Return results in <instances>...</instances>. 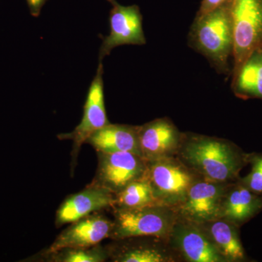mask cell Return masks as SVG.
Wrapping results in <instances>:
<instances>
[{
	"label": "cell",
	"mask_w": 262,
	"mask_h": 262,
	"mask_svg": "<svg viewBox=\"0 0 262 262\" xmlns=\"http://www.w3.org/2000/svg\"><path fill=\"white\" fill-rule=\"evenodd\" d=\"M176 156L199 177L231 183L239 179V172L249 163L250 154L225 139L184 134Z\"/></svg>",
	"instance_id": "obj_1"
},
{
	"label": "cell",
	"mask_w": 262,
	"mask_h": 262,
	"mask_svg": "<svg viewBox=\"0 0 262 262\" xmlns=\"http://www.w3.org/2000/svg\"><path fill=\"white\" fill-rule=\"evenodd\" d=\"M188 43L217 72L231 75L229 61L234 51L232 1L225 0L206 14L194 18L188 34Z\"/></svg>",
	"instance_id": "obj_2"
},
{
	"label": "cell",
	"mask_w": 262,
	"mask_h": 262,
	"mask_svg": "<svg viewBox=\"0 0 262 262\" xmlns=\"http://www.w3.org/2000/svg\"><path fill=\"white\" fill-rule=\"evenodd\" d=\"M178 220L177 211L161 204L133 208H115L110 237L115 241L130 237H158L168 239Z\"/></svg>",
	"instance_id": "obj_3"
},
{
	"label": "cell",
	"mask_w": 262,
	"mask_h": 262,
	"mask_svg": "<svg viewBox=\"0 0 262 262\" xmlns=\"http://www.w3.org/2000/svg\"><path fill=\"white\" fill-rule=\"evenodd\" d=\"M145 176L160 204L177 208L199 177L177 156L146 161Z\"/></svg>",
	"instance_id": "obj_4"
},
{
	"label": "cell",
	"mask_w": 262,
	"mask_h": 262,
	"mask_svg": "<svg viewBox=\"0 0 262 262\" xmlns=\"http://www.w3.org/2000/svg\"><path fill=\"white\" fill-rule=\"evenodd\" d=\"M231 1L234 24L232 77L250 53L262 47V0Z\"/></svg>",
	"instance_id": "obj_5"
},
{
	"label": "cell",
	"mask_w": 262,
	"mask_h": 262,
	"mask_svg": "<svg viewBox=\"0 0 262 262\" xmlns=\"http://www.w3.org/2000/svg\"><path fill=\"white\" fill-rule=\"evenodd\" d=\"M97 153L98 168L91 184L107 189L115 195L145 176L147 163L140 155L128 151Z\"/></svg>",
	"instance_id": "obj_6"
},
{
	"label": "cell",
	"mask_w": 262,
	"mask_h": 262,
	"mask_svg": "<svg viewBox=\"0 0 262 262\" xmlns=\"http://www.w3.org/2000/svg\"><path fill=\"white\" fill-rule=\"evenodd\" d=\"M229 184L198 177L175 209L178 218L195 224L220 219L222 200Z\"/></svg>",
	"instance_id": "obj_7"
},
{
	"label": "cell",
	"mask_w": 262,
	"mask_h": 262,
	"mask_svg": "<svg viewBox=\"0 0 262 262\" xmlns=\"http://www.w3.org/2000/svg\"><path fill=\"white\" fill-rule=\"evenodd\" d=\"M112 5L110 15V32L103 39L99 51V62L114 48L124 45L142 46L146 43L142 27V15L136 5L124 6L116 0H108Z\"/></svg>",
	"instance_id": "obj_8"
},
{
	"label": "cell",
	"mask_w": 262,
	"mask_h": 262,
	"mask_svg": "<svg viewBox=\"0 0 262 262\" xmlns=\"http://www.w3.org/2000/svg\"><path fill=\"white\" fill-rule=\"evenodd\" d=\"M167 242L177 256L189 262H227L204 231L193 222L178 218Z\"/></svg>",
	"instance_id": "obj_9"
},
{
	"label": "cell",
	"mask_w": 262,
	"mask_h": 262,
	"mask_svg": "<svg viewBox=\"0 0 262 262\" xmlns=\"http://www.w3.org/2000/svg\"><path fill=\"white\" fill-rule=\"evenodd\" d=\"M103 65L99 62L97 72L90 87L84 106V113L80 123L69 134H60V139L73 141L72 156L76 160L81 146L96 131L110 123L106 116L103 94Z\"/></svg>",
	"instance_id": "obj_10"
},
{
	"label": "cell",
	"mask_w": 262,
	"mask_h": 262,
	"mask_svg": "<svg viewBox=\"0 0 262 262\" xmlns=\"http://www.w3.org/2000/svg\"><path fill=\"white\" fill-rule=\"evenodd\" d=\"M183 135L168 118H159L139 127L141 155L146 161L176 156Z\"/></svg>",
	"instance_id": "obj_11"
},
{
	"label": "cell",
	"mask_w": 262,
	"mask_h": 262,
	"mask_svg": "<svg viewBox=\"0 0 262 262\" xmlns=\"http://www.w3.org/2000/svg\"><path fill=\"white\" fill-rule=\"evenodd\" d=\"M55 239L46 254L64 248H89L110 237L113 221L100 214H91L72 222Z\"/></svg>",
	"instance_id": "obj_12"
},
{
	"label": "cell",
	"mask_w": 262,
	"mask_h": 262,
	"mask_svg": "<svg viewBox=\"0 0 262 262\" xmlns=\"http://www.w3.org/2000/svg\"><path fill=\"white\" fill-rule=\"evenodd\" d=\"M114 203L113 193L90 184L83 190L69 196L62 203L56 213V227L72 223L92 213L113 207Z\"/></svg>",
	"instance_id": "obj_13"
},
{
	"label": "cell",
	"mask_w": 262,
	"mask_h": 262,
	"mask_svg": "<svg viewBox=\"0 0 262 262\" xmlns=\"http://www.w3.org/2000/svg\"><path fill=\"white\" fill-rule=\"evenodd\" d=\"M262 211V195L256 194L241 182L230 183L222 200L220 219L241 227Z\"/></svg>",
	"instance_id": "obj_14"
},
{
	"label": "cell",
	"mask_w": 262,
	"mask_h": 262,
	"mask_svg": "<svg viewBox=\"0 0 262 262\" xmlns=\"http://www.w3.org/2000/svg\"><path fill=\"white\" fill-rule=\"evenodd\" d=\"M139 127L108 123L94 133L86 143L91 144L97 152L128 151L142 157Z\"/></svg>",
	"instance_id": "obj_15"
},
{
	"label": "cell",
	"mask_w": 262,
	"mask_h": 262,
	"mask_svg": "<svg viewBox=\"0 0 262 262\" xmlns=\"http://www.w3.org/2000/svg\"><path fill=\"white\" fill-rule=\"evenodd\" d=\"M196 225L204 231L226 261H247L239 237V227L223 219H215Z\"/></svg>",
	"instance_id": "obj_16"
},
{
	"label": "cell",
	"mask_w": 262,
	"mask_h": 262,
	"mask_svg": "<svg viewBox=\"0 0 262 262\" xmlns=\"http://www.w3.org/2000/svg\"><path fill=\"white\" fill-rule=\"evenodd\" d=\"M234 96L241 99L262 100V47L250 53L231 83Z\"/></svg>",
	"instance_id": "obj_17"
},
{
	"label": "cell",
	"mask_w": 262,
	"mask_h": 262,
	"mask_svg": "<svg viewBox=\"0 0 262 262\" xmlns=\"http://www.w3.org/2000/svg\"><path fill=\"white\" fill-rule=\"evenodd\" d=\"M115 248H107L108 258L115 262H170L176 261L177 255L171 248L146 243L125 244Z\"/></svg>",
	"instance_id": "obj_18"
},
{
	"label": "cell",
	"mask_w": 262,
	"mask_h": 262,
	"mask_svg": "<svg viewBox=\"0 0 262 262\" xmlns=\"http://www.w3.org/2000/svg\"><path fill=\"white\" fill-rule=\"evenodd\" d=\"M160 204L155 198L149 181L146 177L129 184L115 195L113 208H139L149 205Z\"/></svg>",
	"instance_id": "obj_19"
},
{
	"label": "cell",
	"mask_w": 262,
	"mask_h": 262,
	"mask_svg": "<svg viewBox=\"0 0 262 262\" xmlns=\"http://www.w3.org/2000/svg\"><path fill=\"white\" fill-rule=\"evenodd\" d=\"M50 261L103 262L108 258L107 248L96 245L89 248H64L48 253Z\"/></svg>",
	"instance_id": "obj_20"
},
{
	"label": "cell",
	"mask_w": 262,
	"mask_h": 262,
	"mask_svg": "<svg viewBox=\"0 0 262 262\" xmlns=\"http://www.w3.org/2000/svg\"><path fill=\"white\" fill-rule=\"evenodd\" d=\"M249 163L251 172L241 181L252 192L262 195V155L250 154Z\"/></svg>",
	"instance_id": "obj_21"
},
{
	"label": "cell",
	"mask_w": 262,
	"mask_h": 262,
	"mask_svg": "<svg viewBox=\"0 0 262 262\" xmlns=\"http://www.w3.org/2000/svg\"><path fill=\"white\" fill-rule=\"evenodd\" d=\"M225 0H202L199 10L196 13L195 18L203 16L208 12L214 9L217 6L223 3Z\"/></svg>",
	"instance_id": "obj_22"
},
{
	"label": "cell",
	"mask_w": 262,
	"mask_h": 262,
	"mask_svg": "<svg viewBox=\"0 0 262 262\" xmlns=\"http://www.w3.org/2000/svg\"><path fill=\"white\" fill-rule=\"evenodd\" d=\"M31 13L34 16H37L40 13L46 0H27Z\"/></svg>",
	"instance_id": "obj_23"
}]
</instances>
